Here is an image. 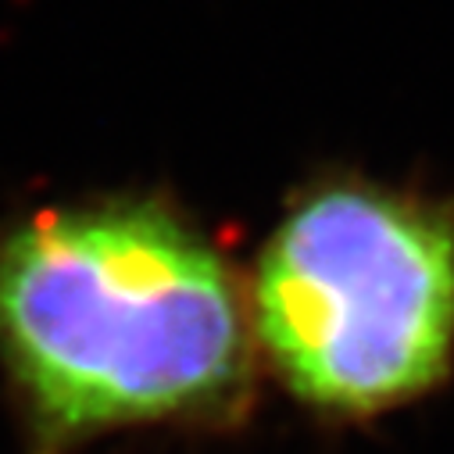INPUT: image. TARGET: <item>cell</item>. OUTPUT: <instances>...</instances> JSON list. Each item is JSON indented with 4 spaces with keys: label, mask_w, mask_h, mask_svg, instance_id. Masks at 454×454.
Wrapping results in <instances>:
<instances>
[{
    "label": "cell",
    "mask_w": 454,
    "mask_h": 454,
    "mask_svg": "<svg viewBox=\"0 0 454 454\" xmlns=\"http://www.w3.org/2000/svg\"><path fill=\"white\" fill-rule=\"evenodd\" d=\"M262 365L308 411L365 422L454 369V200L322 176L297 190L247 276Z\"/></svg>",
    "instance_id": "obj_2"
},
{
    "label": "cell",
    "mask_w": 454,
    "mask_h": 454,
    "mask_svg": "<svg viewBox=\"0 0 454 454\" xmlns=\"http://www.w3.org/2000/svg\"><path fill=\"white\" fill-rule=\"evenodd\" d=\"M258 365L247 276L172 197H79L0 230V369L29 454L237 426Z\"/></svg>",
    "instance_id": "obj_1"
}]
</instances>
